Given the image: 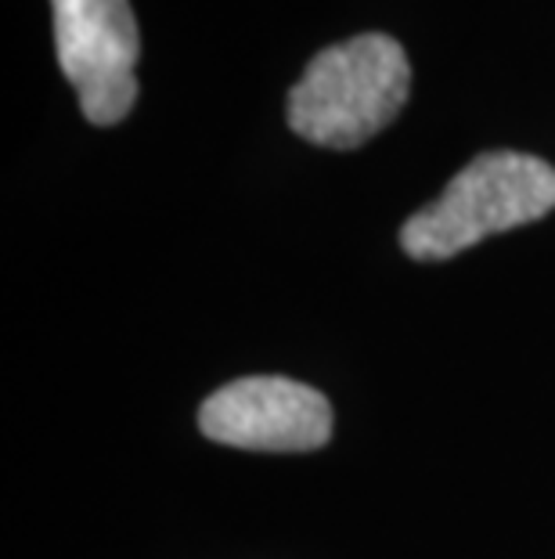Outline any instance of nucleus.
Segmentation results:
<instances>
[{"label":"nucleus","mask_w":555,"mask_h":559,"mask_svg":"<svg viewBox=\"0 0 555 559\" xmlns=\"http://www.w3.org/2000/svg\"><path fill=\"white\" fill-rule=\"evenodd\" d=\"M411 91L408 55L386 33L325 47L289 91V127L322 148H358L397 120Z\"/></svg>","instance_id":"obj_1"},{"label":"nucleus","mask_w":555,"mask_h":559,"mask_svg":"<svg viewBox=\"0 0 555 559\" xmlns=\"http://www.w3.org/2000/svg\"><path fill=\"white\" fill-rule=\"evenodd\" d=\"M198 430L245 451H317L333 437V404L297 379L250 376L206 397Z\"/></svg>","instance_id":"obj_4"},{"label":"nucleus","mask_w":555,"mask_h":559,"mask_svg":"<svg viewBox=\"0 0 555 559\" xmlns=\"http://www.w3.org/2000/svg\"><path fill=\"white\" fill-rule=\"evenodd\" d=\"M555 210V166L523 152H483L444 195L411 213L400 246L411 260H451L487 235L534 224Z\"/></svg>","instance_id":"obj_2"},{"label":"nucleus","mask_w":555,"mask_h":559,"mask_svg":"<svg viewBox=\"0 0 555 559\" xmlns=\"http://www.w3.org/2000/svg\"><path fill=\"white\" fill-rule=\"evenodd\" d=\"M55 51L80 109L94 127H112L137 105L134 66L141 55L130 0H51Z\"/></svg>","instance_id":"obj_3"}]
</instances>
